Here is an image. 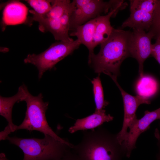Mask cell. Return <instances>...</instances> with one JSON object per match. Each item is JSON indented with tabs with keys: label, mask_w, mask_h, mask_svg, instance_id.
<instances>
[{
	"label": "cell",
	"mask_w": 160,
	"mask_h": 160,
	"mask_svg": "<svg viewBox=\"0 0 160 160\" xmlns=\"http://www.w3.org/2000/svg\"><path fill=\"white\" fill-rule=\"evenodd\" d=\"M81 142L74 145L72 152L78 160H122L127 149L117 138V134L101 127L90 131H83Z\"/></svg>",
	"instance_id": "1"
},
{
	"label": "cell",
	"mask_w": 160,
	"mask_h": 160,
	"mask_svg": "<svg viewBox=\"0 0 160 160\" xmlns=\"http://www.w3.org/2000/svg\"><path fill=\"white\" fill-rule=\"evenodd\" d=\"M131 31L114 29L106 41L100 44L99 53L94 54L88 63L95 72L117 76L123 61L130 57L129 41Z\"/></svg>",
	"instance_id": "2"
},
{
	"label": "cell",
	"mask_w": 160,
	"mask_h": 160,
	"mask_svg": "<svg viewBox=\"0 0 160 160\" xmlns=\"http://www.w3.org/2000/svg\"><path fill=\"white\" fill-rule=\"evenodd\" d=\"M7 140L22 150L24 155L23 160H56L62 157L71 148L48 135H44L41 139L8 136Z\"/></svg>",
	"instance_id": "3"
},
{
	"label": "cell",
	"mask_w": 160,
	"mask_h": 160,
	"mask_svg": "<svg viewBox=\"0 0 160 160\" xmlns=\"http://www.w3.org/2000/svg\"><path fill=\"white\" fill-rule=\"evenodd\" d=\"M43 96L40 93L37 96L32 95L28 91L24 101L26 103V111L23 121L17 126L16 131L25 129L30 131H37L44 135H48L56 140L65 143L71 147L73 145L67 140L59 137L49 127L46 117V113L49 103L44 102Z\"/></svg>",
	"instance_id": "4"
},
{
	"label": "cell",
	"mask_w": 160,
	"mask_h": 160,
	"mask_svg": "<svg viewBox=\"0 0 160 160\" xmlns=\"http://www.w3.org/2000/svg\"><path fill=\"white\" fill-rule=\"evenodd\" d=\"M81 44L77 39L70 41H60L52 44L39 54H28L24 61L37 67L40 79L45 71L52 69L57 63L77 49Z\"/></svg>",
	"instance_id": "5"
},
{
	"label": "cell",
	"mask_w": 160,
	"mask_h": 160,
	"mask_svg": "<svg viewBox=\"0 0 160 160\" xmlns=\"http://www.w3.org/2000/svg\"><path fill=\"white\" fill-rule=\"evenodd\" d=\"M75 9L71 17L70 30L95 18L103 13H108L119 7H125L124 0H74Z\"/></svg>",
	"instance_id": "6"
},
{
	"label": "cell",
	"mask_w": 160,
	"mask_h": 160,
	"mask_svg": "<svg viewBox=\"0 0 160 160\" xmlns=\"http://www.w3.org/2000/svg\"><path fill=\"white\" fill-rule=\"evenodd\" d=\"M157 0H130V15L121 28L149 31L152 26Z\"/></svg>",
	"instance_id": "7"
},
{
	"label": "cell",
	"mask_w": 160,
	"mask_h": 160,
	"mask_svg": "<svg viewBox=\"0 0 160 160\" xmlns=\"http://www.w3.org/2000/svg\"><path fill=\"white\" fill-rule=\"evenodd\" d=\"M155 37L151 31L148 32L143 30L133 29L131 32L129 41V50L130 57L135 59L139 64L140 77L144 76L143 63L152 52L151 41Z\"/></svg>",
	"instance_id": "8"
},
{
	"label": "cell",
	"mask_w": 160,
	"mask_h": 160,
	"mask_svg": "<svg viewBox=\"0 0 160 160\" xmlns=\"http://www.w3.org/2000/svg\"><path fill=\"white\" fill-rule=\"evenodd\" d=\"M119 88L122 95L124 106V115L121 130L117 134V138L119 142L122 143L127 135L128 128L131 126L137 118L136 112L138 107L143 104H150V101L143 97L137 95L132 96L126 92L120 86L117 80V76L109 74Z\"/></svg>",
	"instance_id": "9"
},
{
	"label": "cell",
	"mask_w": 160,
	"mask_h": 160,
	"mask_svg": "<svg viewBox=\"0 0 160 160\" xmlns=\"http://www.w3.org/2000/svg\"><path fill=\"white\" fill-rule=\"evenodd\" d=\"M158 119H160V107L151 111H145L142 118L135 120L122 143L127 150V157H130L132 151L136 148V143L140 135L149 129L151 124Z\"/></svg>",
	"instance_id": "10"
},
{
	"label": "cell",
	"mask_w": 160,
	"mask_h": 160,
	"mask_svg": "<svg viewBox=\"0 0 160 160\" xmlns=\"http://www.w3.org/2000/svg\"><path fill=\"white\" fill-rule=\"evenodd\" d=\"M28 90L24 84L20 87L17 93L9 97H0V114L8 122L5 128L10 133L16 131L17 126L13 123L12 111L14 105L16 102L24 101Z\"/></svg>",
	"instance_id": "11"
},
{
	"label": "cell",
	"mask_w": 160,
	"mask_h": 160,
	"mask_svg": "<svg viewBox=\"0 0 160 160\" xmlns=\"http://www.w3.org/2000/svg\"><path fill=\"white\" fill-rule=\"evenodd\" d=\"M30 12L33 15V20L39 23V29L41 31L50 32L57 40L70 41L73 40L63 28L60 19L46 17L37 14L34 10H30Z\"/></svg>",
	"instance_id": "12"
},
{
	"label": "cell",
	"mask_w": 160,
	"mask_h": 160,
	"mask_svg": "<svg viewBox=\"0 0 160 160\" xmlns=\"http://www.w3.org/2000/svg\"><path fill=\"white\" fill-rule=\"evenodd\" d=\"M119 7L110 11L106 15H100L96 18V23L94 39V46L95 47L107 40L114 29L111 25L110 19L115 16L119 11L124 9Z\"/></svg>",
	"instance_id": "13"
},
{
	"label": "cell",
	"mask_w": 160,
	"mask_h": 160,
	"mask_svg": "<svg viewBox=\"0 0 160 160\" xmlns=\"http://www.w3.org/2000/svg\"><path fill=\"white\" fill-rule=\"evenodd\" d=\"M28 12V7L20 2L15 1L9 3L3 10V24L6 25H15L25 23Z\"/></svg>",
	"instance_id": "14"
},
{
	"label": "cell",
	"mask_w": 160,
	"mask_h": 160,
	"mask_svg": "<svg viewBox=\"0 0 160 160\" xmlns=\"http://www.w3.org/2000/svg\"><path fill=\"white\" fill-rule=\"evenodd\" d=\"M96 18L84 24L77 26L70 36L77 37L81 44L85 45L89 51L88 62L94 54V39L96 26Z\"/></svg>",
	"instance_id": "15"
},
{
	"label": "cell",
	"mask_w": 160,
	"mask_h": 160,
	"mask_svg": "<svg viewBox=\"0 0 160 160\" xmlns=\"http://www.w3.org/2000/svg\"><path fill=\"white\" fill-rule=\"evenodd\" d=\"M113 119V117L110 114H106L105 110L100 113L95 112L86 117L76 120L74 125L69 128L68 131L72 134L79 130L93 129L105 122L112 121Z\"/></svg>",
	"instance_id": "16"
},
{
	"label": "cell",
	"mask_w": 160,
	"mask_h": 160,
	"mask_svg": "<svg viewBox=\"0 0 160 160\" xmlns=\"http://www.w3.org/2000/svg\"><path fill=\"white\" fill-rule=\"evenodd\" d=\"M158 88L157 82L154 78L150 76H143L137 83L136 91L138 95L149 100L156 93Z\"/></svg>",
	"instance_id": "17"
},
{
	"label": "cell",
	"mask_w": 160,
	"mask_h": 160,
	"mask_svg": "<svg viewBox=\"0 0 160 160\" xmlns=\"http://www.w3.org/2000/svg\"><path fill=\"white\" fill-rule=\"evenodd\" d=\"M91 82L96 106L95 112L100 113L105 110L104 109L109 103L104 100L103 89L99 76L94 78Z\"/></svg>",
	"instance_id": "18"
},
{
	"label": "cell",
	"mask_w": 160,
	"mask_h": 160,
	"mask_svg": "<svg viewBox=\"0 0 160 160\" xmlns=\"http://www.w3.org/2000/svg\"><path fill=\"white\" fill-rule=\"evenodd\" d=\"M51 8L44 17L60 19L71 3L69 0H50Z\"/></svg>",
	"instance_id": "19"
},
{
	"label": "cell",
	"mask_w": 160,
	"mask_h": 160,
	"mask_svg": "<svg viewBox=\"0 0 160 160\" xmlns=\"http://www.w3.org/2000/svg\"><path fill=\"white\" fill-rule=\"evenodd\" d=\"M37 14L44 15L47 14L51 8L50 0H28L26 1Z\"/></svg>",
	"instance_id": "20"
},
{
	"label": "cell",
	"mask_w": 160,
	"mask_h": 160,
	"mask_svg": "<svg viewBox=\"0 0 160 160\" xmlns=\"http://www.w3.org/2000/svg\"><path fill=\"white\" fill-rule=\"evenodd\" d=\"M75 8L73 1L71 2L63 14L60 18V23L65 31L68 33L70 30V22L71 17Z\"/></svg>",
	"instance_id": "21"
},
{
	"label": "cell",
	"mask_w": 160,
	"mask_h": 160,
	"mask_svg": "<svg viewBox=\"0 0 160 160\" xmlns=\"http://www.w3.org/2000/svg\"><path fill=\"white\" fill-rule=\"evenodd\" d=\"M149 31L155 35V37L160 35V0H157L154 11L152 24Z\"/></svg>",
	"instance_id": "22"
},
{
	"label": "cell",
	"mask_w": 160,
	"mask_h": 160,
	"mask_svg": "<svg viewBox=\"0 0 160 160\" xmlns=\"http://www.w3.org/2000/svg\"><path fill=\"white\" fill-rule=\"evenodd\" d=\"M155 38V43L152 44L151 55L153 57L160 65V35Z\"/></svg>",
	"instance_id": "23"
},
{
	"label": "cell",
	"mask_w": 160,
	"mask_h": 160,
	"mask_svg": "<svg viewBox=\"0 0 160 160\" xmlns=\"http://www.w3.org/2000/svg\"><path fill=\"white\" fill-rule=\"evenodd\" d=\"M56 160H78L75 155L70 148L61 158Z\"/></svg>",
	"instance_id": "24"
},
{
	"label": "cell",
	"mask_w": 160,
	"mask_h": 160,
	"mask_svg": "<svg viewBox=\"0 0 160 160\" xmlns=\"http://www.w3.org/2000/svg\"><path fill=\"white\" fill-rule=\"evenodd\" d=\"M154 135L157 140V145L158 148V152L156 156V160H160V133L157 128H156L154 132Z\"/></svg>",
	"instance_id": "25"
},
{
	"label": "cell",
	"mask_w": 160,
	"mask_h": 160,
	"mask_svg": "<svg viewBox=\"0 0 160 160\" xmlns=\"http://www.w3.org/2000/svg\"><path fill=\"white\" fill-rule=\"evenodd\" d=\"M0 160H8L4 153H1L0 154Z\"/></svg>",
	"instance_id": "26"
},
{
	"label": "cell",
	"mask_w": 160,
	"mask_h": 160,
	"mask_svg": "<svg viewBox=\"0 0 160 160\" xmlns=\"http://www.w3.org/2000/svg\"><path fill=\"white\" fill-rule=\"evenodd\" d=\"M159 126H160V124H159Z\"/></svg>",
	"instance_id": "27"
}]
</instances>
